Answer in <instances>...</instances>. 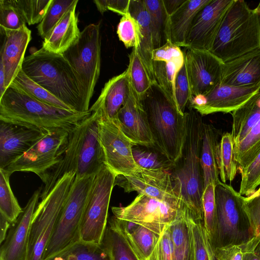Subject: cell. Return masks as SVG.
<instances>
[{"label":"cell","instance_id":"cell-1","mask_svg":"<svg viewBox=\"0 0 260 260\" xmlns=\"http://www.w3.org/2000/svg\"><path fill=\"white\" fill-rule=\"evenodd\" d=\"M185 112L186 134L182 154L171 171L178 210L188 218L204 222L202 196L204 190L201 163L204 122L192 108Z\"/></svg>","mask_w":260,"mask_h":260},{"label":"cell","instance_id":"cell-2","mask_svg":"<svg viewBox=\"0 0 260 260\" xmlns=\"http://www.w3.org/2000/svg\"><path fill=\"white\" fill-rule=\"evenodd\" d=\"M80 112L39 101L11 84L0 98V121L45 133L66 131L71 133L91 114Z\"/></svg>","mask_w":260,"mask_h":260},{"label":"cell","instance_id":"cell-3","mask_svg":"<svg viewBox=\"0 0 260 260\" xmlns=\"http://www.w3.org/2000/svg\"><path fill=\"white\" fill-rule=\"evenodd\" d=\"M22 69L29 78L72 110L86 112L82 86L62 54L41 47L25 57Z\"/></svg>","mask_w":260,"mask_h":260},{"label":"cell","instance_id":"cell-4","mask_svg":"<svg viewBox=\"0 0 260 260\" xmlns=\"http://www.w3.org/2000/svg\"><path fill=\"white\" fill-rule=\"evenodd\" d=\"M147 113L154 148L176 164L180 157L186 134L185 117L156 83L141 98Z\"/></svg>","mask_w":260,"mask_h":260},{"label":"cell","instance_id":"cell-5","mask_svg":"<svg viewBox=\"0 0 260 260\" xmlns=\"http://www.w3.org/2000/svg\"><path fill=\"white\" fill-rule=\"evenodd\" d=\"M260 49L259 14L242 0H233L210 51L223 62Z\"/></svg>","mask_w":260,"mask_h":260},{"label":"cell","instance_id":"cell-6","mask_svg":"<svg viewBox=\"0 0 260 260\" xmlns=\"http://www.w3.org/2000/svg\"><path fill=\"white\" fill-rule=\"evenodd\" d=\"M215 222L210 241L214 249L247 242L254 237L243 197L231 185L219 181L215 185Z\"/></svg>","mask_w":260,"mask_h":260},{"label":"cell","instance_id":"cell-7","mask_svg":"<svg viewBox=\"0 0 260 260\" xmlns=\"http://www.w3.org/2000/svg\"><path fill=\"white\" fill-rule=\"evenodd\" d=\"M94 176L95 175L82 178L75 177L42 260L81 240L82 222Z\"/></svg>","mask_w":260,"mask_h":260},{"label":"cell","instance_id":"cell-8","mask_svg":"<svg viewBox=\"0 0 260 260\" xmlns=\"http://www.w3.org/2000/svg\"><path fill=\"white\" fill-rule=\"evenodd\" d=\"M76 174L63 175L37 205L33 214L25 260H42Z\"/></svg>","mask_w":260,"mask_h":260},{"label":"cell","instance_id":"cell-9","mask_svg":"<svg viewBox=\"0 0 260 260\" xmlns=\"http://www.w3.org/2000/svg\"><path fill=\"white\" fill-rule=\"evenodd\" d=\"M62 55L71 66L82 86L84 109L88 111L100 74V23H91L85 26L80 32L79 38Z\"/></svg>","mask_w":260,"mask_h":260},{"label":"cell","instance_id":"cell-10","mask_svg":"<svg viewBox=\"0 0 260 260\" xmlns=\"http://www.w3.org/2000/svg\"><path fill=\"white\" fill-rule=\"evenodd\" d=\"M117 176L105 164L95 175L82 222L81 240L101 245L108 224L109 206Z\"/></svg>","mask_w":260,"mask_h":260},{"label":"cell","instance_id":"cell-11","mask_svg":"<svg viewBox=\"0 0 260 260\" xmlns=\"http://www.w3.org/2000/svg\"><path fill=\"white\" fill-rule=\"evenodd\" d=\"M94 103L99 109L100 140L105 155V164L117 176L135 175L141 169L133 155V148L136 145L124 134L118 119L108 117L103 101L98 98Z\"/></svg>","mask_w":260,"mask_h":260},{"label":"cell","instance_id":"cell-12","mask_svg":"<svg viewBox=\"0 0 260 260\" xmlns=\"http://www.w3.org/2000/svg\"><path fill=\"white\" fill-rule=\"evenodd\" d=\"M69 134L66 131L48 133L3 170L10 175L19 171L34 173L45 184L51 172L60 162L66 151Z\"/></svg>","mask_w":260,"mask_h":260},{"label":"cell","instance_id":"cell-13","mask_svg":"<svg viewBox=\"0 0 260 260\" xmlns=\"http://www.w3.org/2000/svg\"><path fill=\"white\" fill-rule=\"evenodd\" d=\"M113 215L118 219L135 222L160 235L165 228L175 219L176 202H168L140 193L125 207H112Z\"/></svg>","mask_w":260,"mask_h":260},{"label":"cell","instance_id":"cell-14","mask_svg":"<svg viewBox=\"0 0 260 260\" xmlns=\"http://www.w3.org/2000/svg\"><path fill=\"white\" fill-rule=\"evenodd\" d=\"M90 116L78 125L76 176L82 178L95 175L105 164L104 151L100 140V112L94 103Z\"/></svg>","mask_w":260,"mask_h":260},{"label":"cell","instance_id":"cell-15","mask_svg":"<svg viewBox=\"0 0 260 260\" xmlns=\"http://www.w3.org/2000/svg\"><path fill=\"white\" fill-rule=\"evenodd\" d=\"M191 96L205 95L221 83L224 63L210 51L185 48Z\"/></svg>","mask_w":260,"mask_h":260},{"label":"cell","instance_id":"cell-16","mask_svg":"<svg viewBox=\"0 0 260 260\" xmlns=\"http://www.w3.org/2000/svg\"><path fill=\"white\" fill-rule=\"evenodd\" d=\"M233 0H211L196 15L184 48L209 51L223 18Z\"/></svg>","mask_w":260,"mask_h":260},{"label":"cell","instance_id":"cell-17","mask_svg":"<svg viewBox=\"0 0 260 260\" xmlns=\"http://www.w3.org/2000/svg\"><path fill=\"white\" fill-rule=\"evenodd\" d=\"M115 185L122 188L126 192L135 191L160 200L177 202L174 184L169 172L141 168L133 176H117Z\"/></svg>","mask_w":260,"mask_h":260},{"label":"cell","instance_id":"cell-18","mask_svg":"<svg viewBox=\"0 0 260 260\" xmlns=\"http://www.w3.org/2000/svg\"><path fill=\"white\" fill-rule=\"evenodd\" d=\"M118 119L124 134L136 145L154 148L147 113L141 99L130 83V91Z\"/></svg>","mask_w":260,"mask_h":260},{"label":"cell","instance_id":"cell-19","mask_svg":"<svg viewBox=\"0 0 260 260\" xmlns=\"http://www.w3.org/2000/svg\"><path fill=\"white\" fill-rule=\"evenodd\" d=\"M41 191L39 188L34 192L16 221L10 226L1 244L0 260H25L33 214Z\"/></svg>","mask_w":260,"mask_h":260},{"label":"cell","instance_id":"cell-20","mask_svg":"<svg viewBox=\"0 0 260 260\" xmlns=\"http://www.w3.org/2000/svg\"><path fill=\"white\" fill-rule=\"evenodd\" d=\"M47 134L0 121V169L18 159Z\"/></svg>","mask_w":260,"mask_h":260},{"label":"cell","instance_id":"cell-21","mask_svg":"<svg viewBox=\"0 0 260 260\" xmlns=\"http://www.w3.org/2000/svg\"><path fill=\"white\" fill-rule=\"evenodd\" d=\"M259 89L260 84L235 86L221 83L203 95L204 104L197 111L202 116L217 112L231 113L240 107Z\"/></svg>","mask_w":260,"mask_h":260},{"label":"cell","instance_id":"cell-22","mask_svg":"<svg viewBox=\"0 0 260 260\" xmlns=\"http://www.w3.org/2000/svg\"><path fill=\"white\" fill-rule=\"evenodd\" d=\"M4 36L0 61L3 63L5 87L7 89L22 69L27 47L31 40V31L26 25L17 30L0 29Z\"/></svg>","mask_w":260,"mask_h":260},{"label":"cell","instance_id":"cell-23","mask_svg":"<svg viewBox=\"0 0 260 260\" xmlns=\"http://www.w3.org/2000/svg\"><path fill=\"white\" fill-rule=\"evenodd\" d=\"M221 83L235 86L260 84V49L224 62Z\"/></svg>","mask_w":260,"mask_h":260},{"label":"cell","instance_id":"cell-24","mask_svg":"<svg viewBox=\"0 0 260 260\" xmlns=\"http://www.w3.org/2000/svg\"><path fill=\"white\" fill-rule=\"evenodd\" d=\"M77 4L74 5L64 14L51 33L43 41L46 50L62 54L79 38L80 32L76 14Z\"/></svg>","mask_w":260,"mask_h":260},{"label":"cell","instance_id":"cell-25","mask_svg":"<svg viewBox=\"0 0 260 260\" xmlns=\"http://www.w3.org/2000/svg\"><path fill=\"white\" fill-rule=\"evenodd\" d=\"M211 0H185L169 16L170 40L180 47L184 46L193 20L198 12Z\"/></svg>","mask_w":260,"mask_h":260},{"label":"cell","instance_id":"cell-26","mask_svg":"<svg viewBox=\"0 0 260 260\" xmlns=\"http://www.w3.org/2000/svg\"><path fill=\"white\" fill-rule=\"evenodd\" d=\"M101 245L109 260H141L114 215L108 221Z\"/></svg>","mask_w":260,"mask_h":260},{"label":"cell","instance_id":"cell-27","mask_svg":"<svg viewBox=\"0 0 260 260\" xmlns=\"http://www.w3.org/2000/svg\"><path fill=\"white\" fill-rule=\"evenodd\" d=\"M221 136L220 129L212 124L204 123L201 163L204 188L211 182L216 185L220 181L216 154V147Z\"/></svg>","mask_w":260,"mask_h":260},{"label":"cell","instance_id":"cell-28","mask_svg":"<svg viewBox=\"0 0 260 260\" xmlns=\"http://www.w3.org/2000/svg\"><path fill=\"white\" fill-rule=\"evenodd\" d=\"M231 114L233 122L231 134L235 146L246 137L260 119V89Z\"/></svg>","mask_w":260,"mask_h":260},{"label":"cell","instance_id":"cell-29","mask_svg":"<svg viewBox=\"0 0 260 260\" xmlns=\"http://www.w3.org/2000/svg\"><path fill=\"white\" fill-rule=\"evenodd\" d=\"M129 12L140 25L142 39L138 50L150 78L153 83H155L152 60V52L153 50L152 36L149 15L144 1L131 0Z\"/></svg>","mask_w":260,"mask_h":260},{"label":"cell","instance_id":"cell-30","mask_svg":"<svg viewBox=\"0 0 260 260\" xmlns=\"http://www.w3.org/2000/svg\"><path fill=\"white\" fill-rule=\"evenodd\" d=\"M130 91V82L126 69L110 79L104 85L99 96L103 102L105 111L111 119H118V114Z\"/></svg>","mask_w":260,"mask_h":260},{"label":"cell","instance_id":"cell-31","mask_svg":"<svg viewBox=\"0 0 260 260\" xmlns=\"http://www.w3.org/2000/svg\"><path fill=\"white\" fill-rule=\"evenodd\" d=\"M149 15L153 49L170 40L168 15L163 0H143Z\"/></svg>","mask_w":260,"mask_h":260},{"label":"cell","instance_id":"cell-32","mask_svg":"<svg viewBox=\"0 0 260 260\" xmlns=\"http://www.w3.org/2000/svg\"><path fill=\"white\" fill-rule=\"evenodd\" d=\"M216 158L221 182L233 181L238 167L234 158V143L231 133H224L221 136L216 147Z\"/></svg>","mask_w":260,"mask_h":260},{"label":"cell","instance_id":"cell-33","mask_svg":"<svg viewBox=\"0 0 260 260\" xmlns=\"http://www.w3.org/2000/svg\"><path fill=\"white\" fill-rule=\"evenodd\" d=\"M174 248V260H191V237L187 217L178 210L170 224Z\"/></svg>","mask_w":260,"mask_h":260},{"label":"cell","instance_id":"cell-34","mask_svg":"<svg viewBox=\"0 0 260 260\" xmlns=\"http://www.w3.org/2000/svg\"><path fill=\"white\" fill-rule=\"evenodd\" d=\"M188 220L191 237V260H216L214 249L204 222L189 218Z\"/></svg>","mask_w":260,"mask_h":260},{"label":"cell","instance_id":"cell-35","mask_svg":"<svg viewBox=\"0 0 260 260\" xmlns=\"http://www.w3.org/2000/svg\"><path fill=\"white\" fill-rule=\"evenodd\" d=\"M44 260H109L101 245L82 240Z\"/></svg>","mask_w":260,"mask_h":260},{"label":"cell","instance_id":"cell-36","mask_svg":"<svg viewBox=\"0 0 260 260\" xmlns=\"http://www.w3.org/2000/svg\"><path fill=\"white\" fill-rule=\"evenodd\" d=\"M126 70L129 82L141 99L150 89L153 82L141 58L138 48H134L129 55V64Z\"/></svg>","mask_w":260,"mask_h":260},{"label":"cell","instance_id":"cell-37","mask_svg":"<svg viewBox=\"0 0 260 260\" xmlns=\"http://www.w3.org/2000/svg\"><path fill=\"white\" fill-rule=\"evenodd\" d=\"M260 153V119L246 137L234 146V158L240 169L247 167Z\"/></svg>","mask_w":260,"mask_h":260},{"label":"cell","instance_id":"cell-38","mask_svg":"<svg viewBox=\"0 0 260 260\" xmlns=\"http://www.w3.org/2000/svg\"><path fill=\"white\" fill-rule=\"evenodd\" d=\"M11 84L39 101L60 108L73 110L70 106L60 101L29 78L22 69Z\"/></svg>","mask_w":260,"mask_h":260},{"label":"cell","instance_id":"cell-39","mask_svg":"<svg viewBox=\"0 0 260 260\" xmlns=\"http://www.w3.org/2000/svg\"><path fill=\"white\" fill-rule=\"evenodd\" d=\"M183 64L184 63L173 61H153L155 83L169 96L177 109L175 96V80L178 71Z\"/></svg>","mask_w":260,"mask_h":260},{"label":"cell","instance_id":"cell-40","mask_svg":"<svg viewBox=\"0 0 260 260\" xmlns=\"http://www.w3.org/2000/svg\"><path fill=\"white\" fill-rule=\"evenodd\" d=\"M142 147L136 145L132 150L134 160L141 168L170 172L175 167V163L170 161L156 149Z\"/></svg>","mask_w":260,"mask_h":260},{"label":"cell","instance_id":"cell-41","mask_svg":"<svg viewBox=\"0 0 260 260\" xmlns=\"http://www.w3.org/2000/svg\"><path fill=\"white\" fill-rule=\"evenodd\" d=\"M10 175L3 169H0V214L7 219L12 224L23 211L10 186Z\"/></svg>","mask_w":260,"mask_h":260},{"label":"cell","instance_id":"cell-42","mask_svg":"<svg viewBox=\"0 0 260 260\" xmlns=\"http://www.w3.org/2000/svg\"><path fill=\"white\" fill-rule=\"evenodd\" d=\"M78 2V0H52L43 20L37 27L39 36L44 39L67 11Z\"/></svg>","mask_w":260,"mask_h":260},{"label":"cell","instance_id":"cell-43","mask_svg":"<svg viewBox=\"0 0 260 260\" xmlns=\"http://www.w3.org/2000/svg\"><path fill=\"white\" fill-rule=\"evenodd\" d=\"M260 246V237H253L246 243L214 249L216 260H251Z\"/></svg>","mask_w":260,"mask_h":260},{"label":"cell","instance_id":"cell-44","mask_svg":"<svg viewBox=\"0 0 260 260\" xmlns=\"http://www.w3.org/2000/svg\"><path fill=\"white\" fill-rule=\"evenodd\" d=\"M124 234L141 260H147L148 259L153 250L160 236V235L140 224L131 234Z\"/></svg>","mask_w":260,"mask_h":260},{"label":"cell","instance_id":"cell-45","mask_svg":"<svg viewBox=\"0 0 260 260\" xmlns=\"http://www.w3.org/2000/svg\"><path fill=\"white\" fill-rule=\"evenodd\" d=\"M117 34L126 48H139L142 39L140 26L129 12L121 18Z\"/></svg>","mask_w":260,"mask_h":260},{"label":"cell","instance_id":"cell-46","mask_svg":"<svg viewBox=\"0 0 260 260\" xmlns=\"http://www.w3.org/2000/svg\"><path fill=\"white\" fill-rule=\"evenodd\" d=\"M52 0H14L26 23H40Z\"/></svg>","mask_w":260,"mask_h":260},{"label":"cell","instance_id":"cell-47","mask_svg":"<svg viewBox=\"0 0 260 260\" xmlns=\"http://www.w3.org/2000/svg\"><path fill=\"white\" fill-rule=\"evenodd\" d=\"M238 172L241 176L239 193L245 197L252 195L260 187V153L247 167Z\"/></svg>","mask_w":260,"mask_h":260},{"label":"cell","instance_id":"cell-48","mask_svg":"<svg viewBox=\"0 0 260 260\" xmlns=\"http://www.w3.org/2000/svg\"><path fill=\"white\" fill-rule=\"evenodd\" d=\"M25 25L14 0H0V29L17 30Z\"/></svg>","mask_w":260,"mask_h":260},{"label":"cell","instance_id":"cell-49","mask_svg":"<svg viewBox=\"0 0 260 260\" xmlns=\"http://www.w3.org/2000/svg\"><path fill=\"white\" fill-rule=\"evenodd\" d=\"M215 187L214 183H209L205 187L202 196L204 224L210 238L213 232L216 214Z\"/></svg>","mask_w":260,"mask_h":260},{"label":"cell","instance_id":"cell-50","mask_svg":"<svg viewBox=\"0 0 260 260\" xmlns=\"http://www.w3.org/2000/svg\"><path fill=\"white\" fill-rule=\"evenodd\" d=\"M175 96L177 108L182 115L185 112L191 95L190 86L185 62L178 71L175 80Z\"/></svg>","mask_w":260,"mask_h":260},{"label":"cell","instance_id":"cell-51","mask_svg":"<svg viewBox=\"0 0 260 260\" xmlns=\"http://www.w3.org/2000/svg\"><path fill=\"white\" fill-rule=\"evenodd\" d=\"M147 260H174V248L170 225L165 228Z\"/></svg>","mask_w":260,"mask_h":260},{"label":"cell","instance_id":"cell-52","mask_svg":"<svg viewBox=\"0 0 260 260\" xmlns=\"http://www.w3.org/2000/svg\"><path fill=\"white\" fill-rule=\"evenodd\" d=\"M243 206L250 219L254 236L260 237V187L252 195L244 196Z\"/></svg>","mask_w":260,"mask_h":260},{"label":"cell","instance_id":"cell-53","mask_svg":"<svg viewBox=\"0 0 260 260\" xmlns=\"http://www.w3.org/2000/svg\"><path fill=\"white\" fill-rule=\"evenodd\" d=\"M153 61H173L184 63V55L180 47L168 41L162 46L153 49L152 52Z\"/></svg>","mask_w":260,"mask_h":260},{"label":"cell","instance_id":"cell-54","mask_svg":"<svg viewBox=\"0 0 260 260\" xmlns=\"http://www.w3.org/2000/svg\"><path fill=\"white\" fill-rule=\"evenodd\" d=\"M131 0H94L98 10L103 14L107 10L121 15L122 16L129 13Z\"/></svg>","mask_w":260,"mask_h":260},{"label":"cell","instance_id":"cell-55","mask_svg":"<svg viewBox=\"0 0 260 260\" xmlns=\"http://www.w3.org/2000/svg\"><path fill=\"white\" fill-rule=\"evenodd\" d=\"M12 223L5 217L0 214V244L5 240Z\"/></svg>","mask_w":260,"mask_h":260},{"label":"cell","instance_id":"cell-56","mask_svg":"<svg viewBox=\"0 0 260 260\" xmlns=\"http://www.w3.org/2000/svg\"><path fill=\"white\" fill-rule=\"evenodd\" d=\"M185 1V0H163L168 15H172Z\"/></svg>","mask_w":260,"mask_h":260},{"label":"cell","instance_id":"cell-57","mask_svg":"<svg viewBox=\"0 0 260 260\" xmlns=\"http://www.w3.org/2000/svg\"><path fill=\"white\" fill-rule=\"evenodd\" d=\"M7 90L5 87V74L3 63L0 61V98Z\"/></svg>","mask_w":260,"mask_h":260},{"label":"cell","instance_id":"cell-58","mask_svg":"<svg viewBox=\"0 0 260 260\" xmlns=\"http://www.w3.org/2000/svg\"><path fill=\"white\" fill-rule=\"evenodd\" d=\"M251 260H260V254L258 253V249L257 253L255 254V255L252 257Z\"/></svg>","mask_w":260,"mask_h":260},{"label":"cell","instance_id":"cell-59","mask_svg":"<svg viewBox=\"0 0 260 260\" xmlns=\"http://www.w3.org/2000/svg\"><path fill=\"white\" fill-rule=\"evenodd\" d=\"M256 9H257L258 14H259V25H260V2L256 7Z\"/></svg>","mask_w":260,"mask_h":260}]
</instances>
